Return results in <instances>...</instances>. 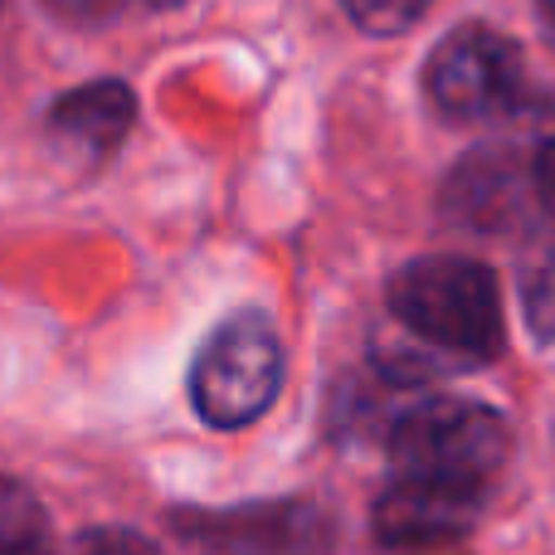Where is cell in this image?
<instances>
[{"mask_svg": "<svg viewBox=\"0 0 555 555\" xmlns=\"http://www.w3.org/2000/svg\"><path fill=\"white\" fill-rule=\"evenodd\" d=\"M59 10H68V15H113L117 5H127V0H54Z\"/></svg>", "mask_w": 555, "mask_h": 555, "instance_id": "obj_14", "label": "cell"}, {"mask_svg": "<svg viewBox=\"0 0 555 555\" xmlns=\"http://www.w3.org/2000/svg\"><path fill=\"white\" fill-rule=\"evenodd\" d=\"M424 93L449 122L507 117L527 93L521 49L488 25H463L424 64Z\"/></svg>", "mask_w": 555, "mask_h": 555, "instance_id": "obj_4", "label": "cell"}, {"mask_svg": "<svg viewBox=\"0 0 555 555\" xmlns=\"http://www.w3.org/2000/svg\"><path fill=\"white\" fill-rule=\"evenodd\" d=\"M488 492L443 488V482L395 478L375 502V537L404 555H439L473 537Z\"/></svg>", "mask_w": 555, "mask_h": 555, "instance_id": "obj_6", "label": "cell"}, {"mask_svg": "<svg viewBox=\"0 0 555 555\" xmlns=\"http://www.w3.org/2000/svg\"><path fill=\"white\" fill-rule=\"evenodd\" d=\"M132 117H137L132 88L117 83V78H98V83H83L59 98L54 113H49V127H54L64 142H74L78 152L107 156L127 137Z\"/></svg>", "mask_w": 555, "mask_h": 555, "instance_id": "obj_8", "label": "cell"}, {"mask_svg": "<svg viewBox=\"0 0 555 555\" xmlns=\"http://www.w3.org/2000/svg\"><path fill=\"white\" fill-rule=\"evenodd\" d=\"M74 555H162L142 531H127V527H98L78 537Z\"/></svg>", "mask_w": 555, "mask_h": 555, "instance_id": "obj_12", "label": "cell"}, {"mask_svg": "<svg viewBox=\"0 0 555 555\" xmlns=\"http://www.w3.org/2000/svg\"><path fill=\"white\" fill-rule=\"evenodd\" d=\"M541 10H546V20L555 25V0H541Z\"/></svg>", "mask_w": 555, "mask_h": 555, "instance_id": "obj_16", "label": "cell"}, {"mask_svg": "<svg viewBox=\"0 0 555 555\" xmlns=\"http://www.w3.org/2000/svg\"><path fill=\"white\" fill-rule=\"evenodd\" d=\"M390 317L404 336V351L385 361L395 380L434 371L482 365L502 351V293L492 269L459 254H424L390 278Z\"/></svg>", "mask_w": 555, "mask_h": 555, "instance_id": "obj_1", "label": "cell"}, {"mask_svg": "<svg viewBox=\"0 0 555 555\" xmlns=\"http://www.w3.org/2000/svg\"><path fill=\"white\" fill-rule=\"evenodd\" d=\"M283 341L263 312H234L191 365V404L215 429H244L278 400Z\"/></svg>", "mask_w": 555, "mask_h": 555, "instance_id": "obj_3", "label": "cell"}, {"mask_svg": "<svg viewBox=\"0 0 555 555\" xmlns=\"http://www.w3.org/2000/svg\"><path fill=\"white\" fill-rule=\"evenodd\" d=\"M142 5H152V10H166V5H181V0H142Z\"/></svg>", "mask_w": 555, "mask_h": 555, "instance_id": "obj_15", "label": "cell"}, {"mask_svg": "<svg viewBox=\"0 0 555 555\" xmlns=\"http://www.w3.org/2000/svg\"><path fill=\"white\" fill-rule=\"evenodd\" d=\"M527 322L541 341H555V244L527 273Z\"/></svg>", "mask_w": 555, "mask_h": 555, "instance_id": "obj_11", "label": "cell"}, {"mask_svg": "<svg viewBox=\"0 0 555 555\" xmlns=\"http://www.w3.org/2000/svg\"><path fill=\"white\" fill-rule=\"evenodd\" d=\"M531 181H537L541 210L555 220V117L541 127V137H537V152H531Z\"/></svg>", "mask_w": 555, "mask_h": 555, "instance_id": "obj_13", "label": "cell"}, {"mask_svg": "<svg viewBox=\"0 0 555 555\" xmlns=\"http://www.w3.org/2000/svg\"><path fill=\"white\" fill-rule=\"evenodd\" d=\"M346 15H351L356 29H365V35H404L410 25H420V15L429 10V0H341Z\"/></svg>", "mask_w": 555, "mask_h": 555, "instance_id": "obj_10", "label": "cell"}, {"mask_svg": "<svg viewBox=\"0 0 555 555\" xmlns=\"http://www.w3.org/2000/svg\"><path fill=\"white\" fill-rule=\"evenodd\" d=\"M0 555H54V531L39 498L0 473Z\"/></svg>", "mask_w": 555, "mask_h": 555, "instance_id": "obj_9", "label": "cell"}, {"mask_svg": "<svg viewBox=\"0 0 555 555\" xmlns=\"http://www.w3.org/2000/svg\"><path fill=\"white\" fill-rule=\"evenodd\" d=\"M512 453V429L492 404L478 400H424L390 424L395 478L443 482V488L488 492Z\"/></svg>", "mask_w": 555, "mask_h": 555, "instance_id": "obj_2", "label": "cell"}, {"mask_svg": "<svg viewBox=\"0 0 555 555\" xmlns=\"http://www.w3.org/2000/svg\"><path fill=\"white\" fill-rule=\"evenodd\" d=\"M443 210L478 234H507L531 210H541L531 162L507 156V146H488V152L468 156L443 191Z\"/></svg>", "mask_w": 555, "mask_h": 555, "instance_id": "obj_7", "label": "cell"}, {"mask_svg": "<svg viewBox=\"0 0 555 555\" xmlns=\"http://www.w3.org/2000/svg\"><path fill=\"white\" fill-rule=\"evenodd\" d=\"M185 546L201 555H326L332 521L312 502H254L230 512H181Z\"/></svg>", "mask_w": 555, "mask_h": 555, "instance_id": "obj_5", "label": "cell"}]
</instances>
